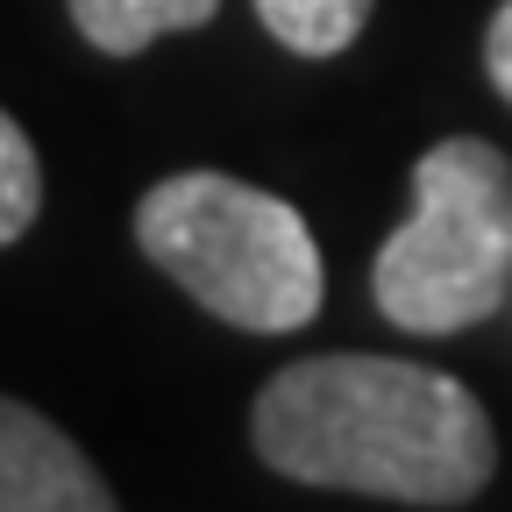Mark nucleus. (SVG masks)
Wrapping results in <instances>:
<instances>
[{"instance_id":"nucleus-1","label":"nucleus","mask_w":512,"mask_h":512,"mask_svg":"<svg viewBox=\"0 0 512 512\" xmlns=\"http://www.w3.org/2000/svg\"><path fill=\"white\" fill-rule=\"evenodd\" d=\"M249 434L292 484L399 505H470L498 470V434L470 384L363 349L285 363L256 399Z\"/></svg>"},{"instance_id":"nucleus-2","label":"nucleus","mask_w":512,"mask_h":512,"mask_svg":"<svg viewBox=\"0 0 512 512\" xmlns=\"http://www.w3.org/2000/svg\"><path fill=\"white\" fill-rule=\"evenodd\" d=\"M136 249L185 285L214 320L249 335H292L320 313L328 271L299 221V207L271 200L228 171H178L143 192Z\"/></svg>"},{"instance_id":"nucleus-3","label":"nucleus","mask_w":512,"mask_h":512,"mask_svg":"<svg viewBox=\"0 0 512 512\" xmlns=\"http://www.w3.org/2000/svg\"><path fill=\"white\" fill-rule=\"evenodd\" d=\"M377 313L406 335H463L512 299V164L484 136H448L413 164V214L370 271Z\"/></svg>"},{"instance_id":"nucleus-4","label":"nucleus","mask_w":512,"mask_h":512,"mask_svg":"<svg viewBox=\"0 0 512 512\" xmlns=\"http://www.w3.org/2000/svg\"><path fill=\"white\" fill-rule=\"evenodd\" d=\"M0 512H121L86 448L22 399H0Z\"/></svg>"},{"instance_id":"nucleus-5","label":"nucleus","mask_w":512,"mask_h":512,"mask_svg":"<svg viewBox=\"0 0 512 512\" xmlns=\"http://www.w3.org/2000/svg\"><path fill=\"white\" fill-rule=\"evenodd\" d=\"M79 22V36L107 57H136L150 50L157 36H178V29H207L221 0H64Z\"/></svg>"},{"instance_id":"nucleus-6","label":"nucleus","mask_w":512,"mask_h":512,"mask_svg":"<svg viewBox=\"0 0 512 512\" xmlns=\"http://www.w3.org/2000/svg\"><path fill=\"white\" fill-rule=\"evenodd\" d=\"M377 0H256V22H264L285 50L299 57H342Z\"/></svg>"},{"instance_id":"nucleus-7","label":"nucleus","mask_w":512,"mask_h":512,"mask_svg":"<svg viewBox=\"0 0 512 512\" xmlns=\"http://www.w3.org/2000/svg\"><path fill=\"white\" fill-rule=\"evenodd\" d=\"M43 214V164L15 114H0V249L22 242Z\"/></svg>"},{"instance_id":"nucleus-8","label":"nucleus","mask_w":512,"mask_h":512,"mask_svg":"<svg viewBox=\"0 0 512 512\" xmlns=\"http://www.w3.org/2000/svg\"><path fill=\"white\" fill-rule=\"evenodd\" d=\"M484 72H491V86H498V100L512 107V0L491 15V29H484Z\"/></svg>"}]
</instances>
